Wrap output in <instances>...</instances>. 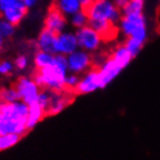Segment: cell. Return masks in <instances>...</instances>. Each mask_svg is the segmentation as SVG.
<instances>
[{
  "label": "cell",
  "instance_id": "cell-7",
  "mask_svg": "<svg viewBox=\"0 0 160 160\" xmlns=\"http://www.w3.org/2000/svg\"><path fill=\"white\" fill-rule=\"evenodd\" d=\"M16 92L19 94V99L28 104H32L37 101L42 88L37 85L34 78L28 76H22L14 84Z\"/></svg>",
  "mask_w": 160,
  "mask_h": 160
},
{
  "label": "cell",
  "instance_id": "cell-13",
  "mask_svg": "<svg viewBox=\"0 0 160 160\" xmlns=\"http://www.w3.org/2000/svg\"><path fill=\"white\" fill-rule=\"evenodd\" d=\"M122 71H123V68H121L112 57H109V58L104 60L103 63L100 65V68H99L102 89L107 87L109 84H112V81L120 76V73Z\"/></svg>",
  "mask_w": 160,
  "mask_h": 160
},
{
  "label": "cell",
  "instance_id": "cell-3",
  "mask_svg": "<svg viewBox=\"0 0 160 160\" xmlns=\"http://www.w3.org/2000/svg\"><path fill=\"white\" fill-rule=\"evenodd\" d=\"M68 74L66 56L55 53L52 64L48 68L37 70L32 78L42 89L50 91H65L66 89V77Z\"/></svg>",
  "mask_w": 160,
  "mask_h": 160
},
{
  "label": "cell",
  "instance_id": "cell-16",
  "mask_svg": "<svg viewBox=\"0 0 160 160\" xmlns=\"http://www.w3.org/2000/svg\"><path fill=\"white\" fill-rule=\"evenodd\" d=\"M53 6L58 8L60 12L68 18L81 9H84L80 0H55Z\"/></svg>",
  "mask_w": 160,
  "mask_h": 160
},
{
  "label": "cell",
  "instance_id": "cell-30",
  "mask_svg": "<svg viewBox=\"0 0 160 160\" xmlns=\"http://www.w3.org/2000/svg\"><path fill=\"white\" fill-rule=\"evenodd\" d=\"M115 4H116V6H118L120 8H122L125 5V2L128 1V0H112Z\"/></svg>",
  "mask_w": 160,
  "mask_h": 160
},
{
  "label": "cell",
  "instance_id": "cell-11",
  "mask_svg": "<svg viewBox=\"0 0 160 160\" xmlns=\"http://www.w3.org/2000/svg\"><path fill=\"white\" fill-rule=\"evenodd\" d=\"M68 26V16H65L55 6L49 8L48 13L45 15V19H44V28L51 30L55 34H59V32L66 30Z\"/></svg>",
  "mask_w": 160,
  "mask_h": 160
},
{
  "label": "cell",
  "instance_id": "cell-28",
  "mask_svg": "<svg viewBox=\"0 0 160 160\" xmlns=\"http://www.w3.org/2000/svg\"><path fill=\"white\" fill-rule=\"evenodd\" d=\"M22 1H23L24 5H26L28 8H32L36 5V2L38 1V0H22Z\"/></svg>",
  "mask_w": 160,
  "mask_h": 160
},
{
  "label": "cell",
  "instance_id": "cell-2",
  "mask_svg": "<svg viewBox=\"0 0 160 160\" xmlns=\"http://www.w3.org/2000/svg\"><path fill=\"white\" fill-rule=\"evenodd\" d=\"M29 106L22 100L0 102V135L16 133L23 137L27 132Z\"/></svg>",
  "mask_w": 160,
  "mask_h": 160
},
{
  "label": "cell",
  "instance_id": "cell-15",
  "mask_svg": "<svg viewBox=\"0 0 160 160\" xmlns=\"http://www.w3.org/2000/svg\"><path fill=\"white\" fill-rule=\"evenodd\" d=\"M45 116H48L47 115V110L37 101L32 104H29L28 117H27V128H28V131L34 129L36 125H38L45 118Z\"/></svg>",
  "mask_w": 160,
  "mask_h": 160
},
{
  "label": "cell",
  "instance_id": "cell-12",
  "mask_svg": "<svg viewBox=\"0 0 160 160\" xmlns=\"http://www.w3.org/2000/svg\"><path fill=\"white\" fill-rule=\"evenodd\" d=\"M79 48L78 41H77L76 32L71 30H64V32L57 34L56 37V44H55V50L56 53H60L68 56L71 52L76 51Z\"/></svg>",
  "mask_w": 160,
  "mask_h": 160
},
{
  "label": "cell",
  "instance_id": "cell-8",
  "mask_svg": "<svg viewBox=\"0 0 160 160\" xmlns=\"http://www.w3.org/2000/svg\"><path fill=\"white\" fill-rule=\"evenodd\" d=\"M68 72L76 74H84L86 71L92 68L93 58L91 52L85 51L82 49L78 48L76 51L71 52L66 56Z\"/></svg>",
  "mask_w": 160,
  "mask_h": 160
},
{
  "label": "cell",
  "instance_id": "cell-1",
  "mask_svg": "<svg viewBox=\"0 0 160 160\" xmlns=\"http://www.w3.org/2000/svg\"><path fill=\"white\" fill-rule=\"evenodd\" d=\"M88 15V24L103 37L109 40L116 32L122 12L112 0H94L86 8Z\"/></svg>",
  "mask_w": 160,
  "mask_h": 160
},
{
  "label": "cell",
  "instance_id": "cell-29",
  "mask_svg": "<svg viewBox=\"0 0 160 160\" xmlns=\"http://www.w3.org/2000/svg\"><path fill=\"white\" fill-rule=\"evenodd\" d=\"M93 1H94V0H80V2H81V5H82V8H84V9H86L89 5L92 4Z\"/></svg>",
  "mask_w": 160,
  "mask_h": 160
},
{
  "label": "cell",
  "instance_id": "cell-26",
  "mask_svg": "<svg viewBox=\"0 0 160 160\" xmlns=\"http://www.w3.org/2000/svg\"><path fill=\"white\" fill-rule=\"evenodd\" d=\"M29 64H30V59L27 55H19L14 59V65H15V68L20 70V71H23L26 68H29Z\"/></svg>",
  "mask_w": 160,
  "mask_h": 160
},
{
  "label": "cell",
  "instance_id": "cell-25",
  "mask_svg": "<svg viewBox=\"0 0 160 160\" xmlns=\"http://www.w3.org/2000/svg\"><path fill=\"white\" fill-rule=\"evenodd\" d=\"M14 71H15L14 62H12V60H9V59L0 60V76L8 77V76H11Z\"/></svg>",
  "mask_w": 160,
  "mask_h": 160
},
{
  "label": "cell",
  "instance_id": "cell-4",
  "mask_svg": "<svg viewBox=\"0 0 160 160\" xmlns=\"http://www.w3.org/2000/svg\"><path fill=\"white\" fill-rule=\"evenodd\" d=\"M117 26L124 37H132L143 43L148 40V23L143 13L122 15Z\"/></svg>",
  "mask_w": 160,
  "mask_h": 160
},
{
  "label": "cell",
  "instance_id": "cell-10",
  "mask_svg": "<svg viewBox=\"0 0 160 160\" xmlns=\"http://www.w3.org/2000/svg\"><path fill=\"white\" fill-rule=\"evenodd\" d=\"M73 96L70 94L68 91H51L50 102L47 107V115L48 116H55L63 112L68 106L72 103Z\"/></svg>",
  "mask_w": 160,
  "mask_h": 160
},
{
  "label": "cell",
  "instance_id": "cell-31",
  "mask_svg": "<svg viewBox=\"0 0 160 160\" xmlns=\"http://www.w3.org/2000/svg\"><path fill=\"white\" fill-rule=\"evenodd\" d=\"M4 43H5V38L0 35V50L2 49V45H4Z\"/></svg>",
  "mask_w": 160,
  "mask_h": 160
},
{
  "label": "cell",
  "instance_id": "cell-19",
  "mask_svg": "<svg viewBox=\"0 0 160 160\" xmlns=\"http://www.w3.org/2000/svg\"><path fill=\"white\" fill-rule=\"evenodd\" d=\"M145 0H128L123 7L121 8L122 15L128 14H142L144 12Z\"/></svg>",
  "mask_w": 160,
  "mask_h": 160
},
{
  "label": "cell",
  "instance_id": "cell-5",
  "mask_svg": "<svg viewBox=\"0 0 160 160\" xmlns=\"http://www.w3.org/2000/svg\"><path fill=\"white\" fill-rule=\"evenodd\" d=\"M28 9L22 0H0V16L15 26L23 21Z\"/></svg>",
  "mask_w": 160,
  "mask_h": 160
},
{
  "label": "cell",
  "instance_id": "cell-17",
  "mask_svg": "<svg viewBox=\"0 0 160 160\" xmlns=\"http://www.w3.org/2000/svg\"><path fill=\"white\" fill-rule=\"evenodd\" d=\"M110 57H112V59L115 60L123 70L125 68H128L129 65H130V63L132 62V59H133L132 55L128 51V49L124 47V44L117 45L116 48L114 49V51H112V53L110 55Z\"/></svg>",
  "mask_w": 160,
  "mask_h": 160
},
{
  "label": "cell",
  "instance_id": "cell-21",
  "mask_svg": "<svg viewBox=\"0 0 160 160\" xmlns=\"http://www.w3.org/2000/svg\"><path fill=\"white\" fill-rule=\"evenodd\" d=\"M68 23L74 29H79L88 24V15L86 9H81L79 12L74 13L73 15L68 16Z\"/></svg>",
  "mask_w": 160,
  "mask_h": 160
},
{
  "label": "cell",
  "instance_id": "cell-23",
  "mask_svg": "<svg viewBox=\"0 0 160 160\" xmlns=\"http://www.w3.org/2000/svg\"><path fill=\"white\" fill-rule=\"evenodd\" d=\"M20 100L15 87H2L0 88V102H13Z\"/></svg>",
  "mask_w": 160,
  "mask_h": 160
},
{
  "label": "cell",
  "instance_id": "cell-22",
  "mask_svg": "<svg viewBox=\"0 0 160 160\" xmlns=\"http://www.w3.org/2000/svg\"><path fill=\"white\" fill-rule=\"evenodd\" d=\"M124 47L128 49V51L132 55L133 58H136L138 55L140 53L142 49L144 47V43L140 42L138 40H135L132 37H125V41H124Z\"/></svg>",
  "mask_w": 160,
  "mask_h": 160
},
{
  "label": "cell",
  "instance_id": "cell-27",
  "mask_svg": "<svg viewBox=\"0 0 160 160\" xmlns=\"http://www.w3.org/2000/svg\"><path fill=\"white\" fill-rule=\"evenodd\" d=\"M79 80H80L79 74L68 72V77H66V89L74 91V88L77 87V85H78V82H79Z\"/></svg>",
  "mask_w": 160,
  "mask_h": 160
},
{
  "label": "cell",
  "instance_id": "cell-18",
  "mask_svg": "<svg viewBox=\"0 0 160 160\" xmlns=\"http://www.w3.org/2000/svg\"><path fill=\"white\" fill-rule=\"evenodd\" d=\"M53 58H55V53L37 50V52L34 55L32 63L35 65L36 70H41V68L50 66L52 64V62H53Z\"/></svg>",
  "mask_w": 160,
  "mask_h": 160
},
{
  "label": "cell",
  "instance_id": "cell-24",
  "mask_svg": "<svg viewBox=\"0 0 160 160\" xmlns=\"http://www.w3.org/2000/svg\"><path fill=\"white\" fill-rule=\"evenodd\" d=\"M15 24H13L12 22H9L8 20L0 18V35L4 38H9L14 35L15 32Z\"/></svg>",
  "mask_w": 160,
  "mask_h": 160
},
{
  "label": "cell",
  "instance_id": "cell-14",
  "mask_svg": "<svg viewBox=\"0 0 160 160\" xmlns=\"http://www.w3.org/2000/svg\"><path fill=\"white\" fill-rule=\"evenodd\" d=\"M56 37L57 34H55L53 32H51V30H49L47 28H43L40 32V34H38V36L36 38L37 50L56 53V50H55Z\"/></svg>",
  "mask_w": 160,
  "mask_h": 160
},
{
  "label": "cell",
  "instance_id": "cell-6",
  "mask_svg": "<svg viewBox=\"0 0 160 160\" xmlns=\"http://www.w3.org/2000/svg\"><path fill=\"white\" fill-rule=\"evenodd\" d=\"M76 36L79 48L88 52L98 51L103 41V37L89 24L76 29Z\"/></svg>",
  "mask_w": 160,
  "mask_h": 160
},
{
  "label": "cell",
  "instance_id": "cell-9",
  "mask_svg": "<svg viewBox=\"0 0 160 160\" xmlns=\"http://www.w3.org/2000/svg\"><path fill=\"white\" fill-rule=\"evenodd\" d=\"M102 89L99 68H89L80 77V80L73 92L78 95H87Z\"/></svg>",
  "mask_w": 160,
  "mask_h": 160
},
{
  "label": "cell",
  "instance_id": "cell-20",
  "mask_svg": "<svg viewBox=\"0 0 160 160\" xmlns=\"http://www.w3.org/2000/svg\"><path fill=\"white\" fill-rule=\"evenodd\" d=\"M22 136L16 133H6L0 135V152H5L7 150L13 148L15 145L20 143Z\"/></svg>",
  "mask_w": 160,
  "mask_h": 160
}]
</instances>
